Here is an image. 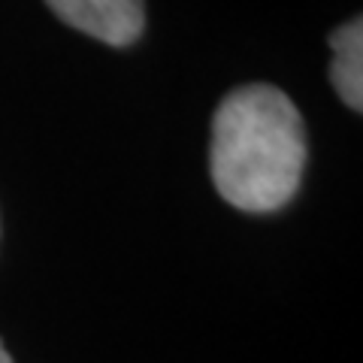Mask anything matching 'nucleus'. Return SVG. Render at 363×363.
<instances>
[{
    "label": "nucleus",
    "mask_w": 363,
    "mask_h": 363,
    "mask_svg": "<svg viewBox=\"0 0 363 363\" xmlns=\"http://www.w3.org/2000/svg\"><path fill=\"white\" fill-rule=\"evenodd\" d=\"M209 169L218 194L242 212H276L297 194L306 128L285 91L252 82L221 100L212 118Z\"/></svg>",
    "instance_id": "1"
},
{
    "label": "nucleus",
    "mask_w": 363,
    "mask_h": 363,
    "mask_svg": "<svg viewBox=\"0 0 363 363\" xmlns=\"http://www.w3.org/2000/svg\"><path fill=\"white\" fill-rule=\"evenodd\" d=\"M45 6L73 30L106 45H133L145 28L143 0H45Z\"/></svg>",
    "instance_id": "2"
},
{
    "label": "nucleus",
    "mask_w": 363,
    "mask_h": 363,
    "mask_svg": "<svg viewBox=\"0 0 363 363\" xmlns=\"http://www.w3.org/2000/svg\"><path fill=\"white\" fill-rule=\"evenodd\" d=\"M330 49H333V64H330V82L336 88L339 100L360 112L363 106V21L351 18L342 28L330 33Z\"/></svg>",
    "instance_id": "3"
},
{
    "label": "nucleus",
    "mask_w": 363,
    "mask_h": 363,
    "mask_svg": "<svg viewBox=\"0 0 363 363\" xmlns=\"http://www.w3.org/2000/svg\"><path fill=\"white\" fill-rule=\"evenodd\" d=\"M0 363H13V357H9V351L4 348V339H0Z\"/></svg>",
    "instance_id": "4"
}]
</instances>
